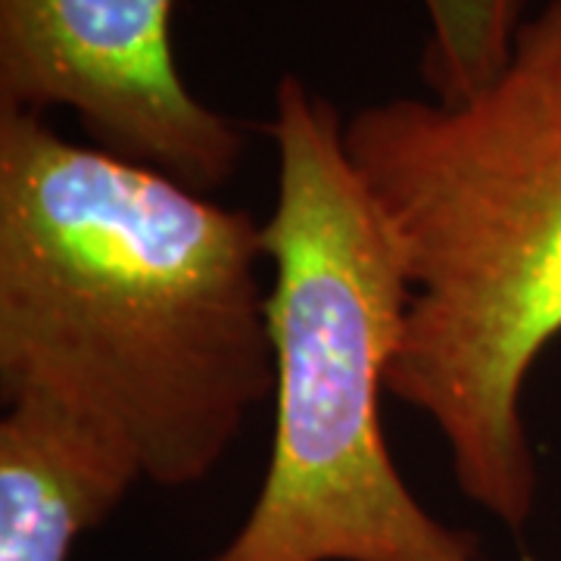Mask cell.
Wrapping results in <instances>:
<instances>
[{
  "instance_id": "cell-6",
  "label": "cell",
  "mask_w": 561,
  "mask_h": 561,
  "mask_svg": "<svg viewBox=\"0 0 561 561\" xmlns=\"http://www.w3.org/2000/svg\"><path fill=\"white\" fill-rule=\"evenodd\" d=\"M421 3L427 13L421 81L434 101H461L500 76L524 22V0Z\"/></svg>"
},
{
  "instance_id": "cell-4",
  "label": "cell",
  "mask_w": 561,
  "mask_h": 561,
  "mask_svg": "<svg viewBox=\"0 0 561 561\" xmlns=\"http://www.w3.org/2000/svg\"><path fill=\"white\" fill-rule=\"evenodd\" d=\"M66 106L94 147L213 194L247 131L187 91L172 0H0V113Z\"/></svg>"
},
{
  "instance_id": "cell-1",
  "label": "cell",
  "mask_w": 561,
  "mask_h": 561,
  "mask_svg": "<svg viewBox=\"0 0 561 561\" xmlns=\"http://www.w3.org/2000/svg\"><path fill=\"white\" fill-rule=\"evenodd\" d=\"M265 228L0 113V400L76 421L144 483L206 481L275 393Z\"/></svg>"
},
{
  "instance_id": "cell-3",
  "label": "cell",
  "mask_w": 561,
  "mask_h": 561,
  "mask_svg": "<svg viewBox=\"0 0 561 561\" xmlns=\"http://www.w3.org/2000/svg\"><path fill=\"white\" fill-rule=\"evenodd\" d=\"M275 437L234 537L203 561H481L402 481L381 400L409 280L343 144L337 110L297 76L275 88Z\"/></svg>"
},
{
  "instance_id": "cell-2",
  "label": "cell",
  "mask_w": 561,
  "mask_h": 561,
  "mask_svg": "<svg viewBox=\"0 0 561 561\" xmlns=\"http://www.w3.org/2000/svg\"><path fill=\"white\" fill-rule=\"evenodd\" d=\"M343 144L409 280L387 393L437 427L461 493L522 534L540 493L524 383L561 337V0L481 91L365 103Z\"/></svg>"
},
{
  "instance_id": "cell-5",
  "label": "cell",
  "mask_w": 561,
  "mask_h": 561,
  "mask_svg": "<svg viewBox=\"0 0 561 561\" xmlns=\"http://www.w3.org/2000/svg\"><path fill=\"white\" fill-rule=\"evenodd\" d=\"M144 483L113 446L35 405L0 419V561H69Z\"/></svg>"
}]
</instances>
